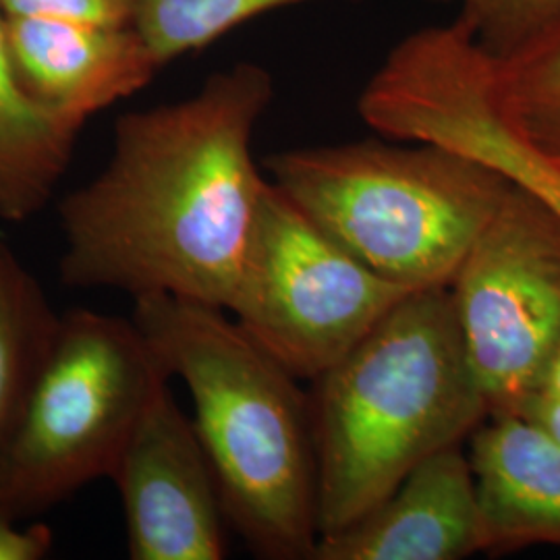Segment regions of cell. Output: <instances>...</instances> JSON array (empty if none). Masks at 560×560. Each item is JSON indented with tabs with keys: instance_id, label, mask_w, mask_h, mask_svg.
I'll list each match as a JSON object with an SVG mask.
<instances>
[{
	"instance_id": "obj_1",
	"label": "cell",
	"mask_w": 560,
	"mask_h": 560,
	"mask_svg": "<svg viewBox=\"0 0 560 560\" xmlns=\"http://www.w3.org/2000/svg\"><path fill=\"white\" fill-rule=\"evenodd\" d=\"M272 101V73L243 60L120 115L104 168L59 203L62 284L229 312L268 185L254 136Z\"/></svg>"
},
{
	"instance_id": "obj_2",
	"label": "cell",
	"mask_w": 560,
	"mask_h": 560,
	"mask_svg": "<svg viewBox=\"0 0 560 560\" xmlns=\"http://www.w3.org/2000/svg\"><path fill=\"white\" fill-rule=\"evenodd\" d=\"M131 318L194 400L226 523L254 557L312 560L320 540L312 399L221 307L166 295Z\"/></svg>"
},
{
	"instance_id": "obj_3",
	"label": "cell",
	"mask_w": 560,
	"mask_h": 560,
	"mask_svg": "<svg viewBox=\"0 0 560 560\" xmlns=\"http://www.w3.org/2000/svg\"><path fill=\"white\" fill-rule=\"evenodd\" d=\"M310 399L320 538L363 517L421 460L490 418L448 287L402 298L314 381Z\"/></svg>"
},
{
	"instance_id": "obj_4",
	"label": "cell",
	"mask_w": 560,
	"mask_h": 560,
	"mask_svg": "<svg viewBox=\"0 0 560 560\" xmlns=\"http://www.w3.org/2000/svg\"><path fill=\"white\" fill-rule=\"evenodd\" d=\"M349 141L275 152L268 179L382 279L451 287L511 180L439 143Z\"/></svg>"
},
{
	"instance_id": "obj_5",
	"label": "cell",
	"mask_w": 560,
	"mask_h": 560,
	"mask_svg": "<svg viewBox=\"0 0 560 560\" xmlns=\"http://www.w3.org/2000/svg\"><path fill=\"white\" fill-rule=\"evenodd\" d=\"M164 378L133 318L60 314L52 347L0 459V515L32 520L110 474Z\"/></svg>"
},
{
	"instance_id": "obj_6",
	"label": "cell",
	"mask_w": 560,
	"mask_h": 560,
	"mask_svg": "<svg viewBox=\"0 0 560 560\" xmlns=\"http://www.w3.org/2000/svg\"><path fill=\"white\" fill-rule=\"evenodd\" d=\"M268 179L229 314L300 381H316L407 298Z\"/></svg>"
},
{
	"instance_id": "obj_7",
	"label": "cell",
	"mask_w": 560,
	"mask_h": 560,
	"mask_svg": "<svg viewBox=\"0 0 560 560\" xmlns=\"http://www.w3.org/2000/svg\"><path fill=\"white\" fill-rule=\"evenodd\" d=\"M490 416H517L560 345V217L511 183L448 287Z\"/></svg>"
},
{
	"instance_id": "obj_8",
	"label": "cell",
	"mask_w": 560,
	"mask_h": 560,
	"mask_svg": "<svg viewBox=\"0 0 560 560\" xmlns=\"http://www.w3.org/2000/svg\"><path fill=\"white\" fill-rule=\"evenodd\" d=\"M164 378L141 411L110 474L119 490L131 560L226 557L219 486L194 420Z\"/></svg>"
},
{
	"instance_id": "obj_9",
	"label": "cell",
	"mask_w": 560,
	"mask_h": 560,
	"mask_svg": "<svg viewBox=\"0 0 560 560\" xmlns=\"http://www.w3.org/2000/svg\"><path fill=\"white\" fill-rule=\"evenodd\" d=\"M480 552V488L460 442L421 460L363 517L322 536L312 560H463Z\"/></svg>"
},
{
	"instance_id": "obj_10",
	"label": "cell",
	"mask_w": 560,
	"mask_h": 560,
	"mask_svg": "<svg viewBox=\"0 0 560 560\" xmlns=\"http://www.w3.org/2000/svg\"><path fill=\"white\" fill-rule=\"evenodd\" d=\"M4 42L25 94L71 125L138 94L161 71L133 25L4 18Z\"/></svg>"
},
{
	"instance_id": "obj_11",
	"label": "cell",
	"mask_w": 560,
	"mask_h": 560,
	"mask_svg": "<svg viewBox=\"0 0 560 560\" xmlns=\"http://www.w3.org/2000/svg\"><path fill=\"white\" fill-rule=\"evenodd\" d=\"M486 555L560 546V444L521 416H490L469 436Z\"/></svg>"
},
{
	"instance_id": "obj_12",
	"label": "cell",
	"mask_w": 560,
	"mask_h": 560,
	"mask_svg": "<svg viewBox=\"0 0 560 560\" xmlns=\"http://www.w3.org/2000/svg\"><path fill=\"white\" fill-rule=\"evenodd\" d=\"M81 127L55 117L21 88L0 13V222H23L52 200Z\"/></svg>"
},
{
	"instance_id": "obj_13",
	"label": "cell",
	"mask_w": 560,
	"mask_h": 560,
	"mask_svg": "<svg viewBox=\"0 0 560 560\" xmlns=\"http://www.w3.org/2000/svg\"><path fill=\"white\" fill-rule=\"evenodd\" d=\"M60 314L40 280L0 240V459L52 347Z\"/></svg>"
},
{
	"instance_id": "obj_14",
	"label": "cell",
	"mask_w": 560,
	"mask_h": 560,
	"mask_svg": "<svg viewBox=\"0 0 560 560\" xmlns=\"http://www.w3.org/2000/svg\"><path fill=\"white\" fill-rule=\"evenodd\" d=\"M332 0H138L133 27L164 69L270 11ZM360 2V0H340Z\"/></svg>"
},
{
	"instance_id": "obj_15",
	"label": "cell",
	"mask_w": 560,
	"mask_h": 560,
	"mask_svg": "<svg viewBox=\"0 0 560 560\" xmlns=\"http://www.w3.org/2000/svg\"><path fill=\"white\" fill-rule=\"evenodd\" d=\"M494 62L506 117L560 162V23Z\"/></svg>"
},
{
	"instance_id": "obj_16",
	"label": "cell",
	"mask_w": 560,
	"mask_h": 560,
	"mask_svg": "<svg viewBox=\"0 0 560 560\" xmlns=\"http://www.w3.org/2000/svg\"><path fill=\"white\" fill-rule=\"evenodd\" d=\"M453 7L481 50L492 59L515 55L560 23V0H421Z\"/></svg>"
},
{
	"instance_id": "obj_17",
	"label": "cell",
	"mask_w": 560,
	"mask_h": 560,
	"mask_svg": "<svg viewBox=\"0 0 560 560\" xmlns=\"http://www.w3.org/2000/svg\"><path fill=\"white\" fill-rule=\"evenodd\" d=\"M138 0H0L4 18L81 21L127 27L136 20Z\"/></svg>"
},
{
	"instance_id": "obj_18",
	"label": "cell",
	"mask_w": 560,
	"mask_h": 560,
	"mask_svg": "<svg viewBox=\"0 0 560 560\" xmlns=\"http://www.w3.org/2000/svg\"><path fill=\"white\" fill-rule=\"evenodd\" d=\"M55 534L46 523L21 525L0 515V560H42L52 550Z\"/></svg>"
},
{
	"instance_id": "obj_19",
	"label": "cell",
	"mask_w": 560,
	"mask_h": 560,
	"mask_svg": "<svg viewBox=\"0 0 560 560\" xmlns=\"http://www.w3.org/2000/svg\"><path fill=\"white\" fill-rule=\"evenodd\" d=\"M521 418L536 423L552 441L560 444V399L536 393L521 407Z\"/></svg>"
},
{
	"instance_id": "obj_20",
	"label": "cell",
	"mask_w": 560,
	"mask_h": 560,
	"mask_svg": "<svg viewBox=\"0 0 560 560\" xmlns=\"http://www.w3.org/2000/svg\"><path fill=\"white\" fill-rule=\"evenodd\" d=\"M538 393L560 399V345L557 347L552 360L548 363L546 372H544V378H541Z\"/></svg>"
}]
</instances>
